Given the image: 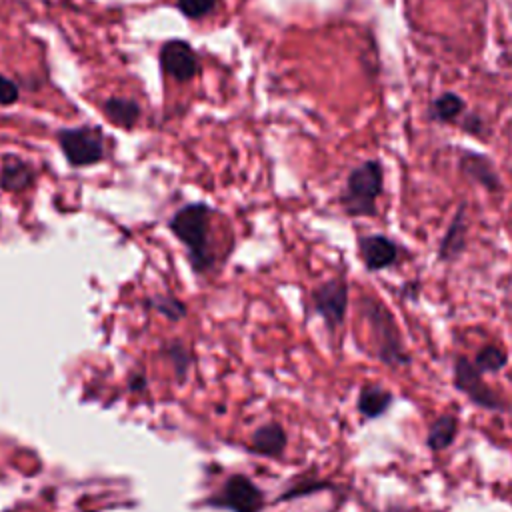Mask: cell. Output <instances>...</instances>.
<instances>
[{
  "label": "cell",
  "mask_w": 512,
  "mask_h": 512,
  "mask_svg": "<svg viewBox=\"0 0 512 512\" xmlns=\"http://www.w3.org/2000/svg\"><path fill=\"white\" fill-rule=\"evenodd\" d=\"M384 192V168L376 158L364 160L354 166L348 176L344 190L340 194V206L352 218L356 216H376V200Z\"/></svg>",
  "instance_id": "7a4b0ae2"
},
{
  "label": "cell",
  "mask_w": 512,
  "mask_h": 512,
  "mask_svg": "<svg viewBox=\"0 0 512 512\" xmlns=\"http://www.w3.org/2000/svg\"><path fill=\"white\" fill-rule=\"evenodd\" d=\"M454 386L478 408L506 410L498 394L484 382V374L466 356H456L454 360Z\"/></svg>",
  "instance_id": "277c9868"
},
{
  "label": "cell",
  "mask_w": 512,
  "mask_h": 512,
  "mask_svg": "<svg viewBox=\"0 0 512 512\" xmlns=\"http://www.w3.org/2000/svg\"><path fill=\"white\" fill-rule=\"evenodd\" d=\"M160 66L174 80H190L198 72V60L190 44L182 40H170L160 50Z\"/></svg>",
  "instance_id": "9c48e42d"
},
{
  "label": "cell",
  "mask_w": 512,
  "mask_h": 512,
  "mask_svg": "<svg viewBox=\"0 0 512 512\" xmlns=\"http://www.w3.org/2000/svg\"><path fill=\"white\" fill-rule=\"evenodd\" d=\"M18 100V86L0 74V104L8 106V104H14Z\"/></svg>",
  "instance_id": "7402d4cb"
},
{
  "label": "cell",
  "mask_w": 512,
  "mask_h": 512,
  "mask_svg": "<svg viewBox=\"0 0 512 512\" xmlns=\"http://www.w3.org/2000/svg\"><path fill=\"white\" fill-rule=\"evenodd\" d=\"M466 202H460V206L456 208L442 240L438 246V260L442 262H452L456 258L462 256V252L466 250V230H468V222H466Z\"/></svg>",
  "instance_id": "8fae6325"
},
{
  "label": "cell",
  "mask_w": 512,
  "mask_h": 512,
  "mask_svg": "<svg viewBox=\"0 0 512 512\" xmlns=\"http://www.w3.org/2000/svg\"><path fill=\"white\" fill-rule=\"evenodd\" d=\"M458 434V418L454 414H440L434 418L426 432V446L432 452H442L452 446Z\"/></svg>",
  "instance_id": "9a60e30c"
},
{
  "label": "cell",
  "mask_w": 512,
  "mask_h": 512,
  "mask_svg": "<svg viewBox=\"0 0 512 512\" xmlns=\"http://www.w3.org/2000/svg\"><path fill=\"white\" fill-rule=\"evenodd\" d=\"M508 364V354L502 346L498 344H486L476 352L474 358V366L482 372V374H496L500 372L504 366Z\"/></svg>",
  "instance_id": "ac0fdd59"
},
{
  "label": "cell",
  "mask_w": 512,
  "mask_h": 512,
  "mask_svg": "<svg viewBox=\"0 0 512 512\" xmlns=\"http://www.w3.org/2000/svg\"><path fill=\"white\" fill-rule=\"evenodd\" d=\"M286 432L278 422H268L260 428H256V432L250 438V448L256 454L262 456H280L286 448Z\"/></svg>",
  "instance_id": "5bb4252c"
},
{
  "label": "cell",
  "mask_w": 512,
  "mask_h": 512,
  "mask_svg": "<svg viewBox=\"0 0 512 512\" xmlns=\"http://www.w3.org/2000/svg\"><path fill=\"white\" fill-rule=\"evenodd\" d=\"M358 252L364 268L378 272L390 268L398 260V244L384 234H368L358 238Z\"/></svg>",
  "instance_id": "30bf717a"
},
{
  "label": "cell",
  "mask_w": 512,
  "mask_h": 512,
  "mask_svg": "<svg viewBox=\"0 0 512 512\" xmlns=\"http://www.w3.org/2000/svg\"><path fill=\"white\" fill-rule=\"evenodd\" d=\"M464 112H466L464 98L452 90L440 92L428 104V118L436 124H458Z\"/></svg>",
  "instance_id": "4fadbf2b"
},
{
  "label": "cell",
  "mask_w": 512,
  "mask_h": 512,
  "mask_svg": "<svg viewBox=\"0 0 512 512\" xmlns=\"http://www.w3.org/2000/svg\"><path fill=\"white\" fill-rule=\"evenodd\" d=\"M32 180H34V172L24 160H20L16 156H8L4 160L2 170H0V186L4 190L20 192V190L28 188Z\"/></svg>",
  "instance_id": "2e32d148"
},
{
  "label": "cell",
  "mask_w": 512,
  "mask_h": 512,
  "mask_svg": "<svg viewBox=\"0 0 512 512\" xmlns=\"http://www.w3.org/2000/svg\"><path fill=\"white\" fill-rule=\"evenodd\" d=\"M362 316L370 328V340L376 350V358L386 366H408L412 362L410 352L404 346L402 332L388 310L374 296H362Z\"/></svg>",
  "instance_id": "6da1fadb"
},
{
  "label": "cell",
  "mask_w": 512,
  "mask_h": 512,
  "mask_svg": "<svg viewBox=\"0 0 512 512\" xmlns=\"http://www.w3.org/2000/svg\"><path fill=\"white\" fill-rule=\"evenodd\" d=\"M458 170L466 180L484 188L490 194L502 190V180L494 166V160L482 152L462 150L458 156Z\"/></svg>",
  "instance_id": "ba28073f"
},
{
  "label": "cell",
  "mask_w": 512,
  "mask_h": 512,
  "mask_svg": "<svg viewBox=\"0 0 512 512\" xmlns=\"http://www.w3.org/2000/svg\"><path fill=\"white\" fill-rule=\"evenodd\" d=\"M218 0H176L178 10L190 20H198L216 8Z\"/></svg>",
  "instance_id": "ffe728a7"
},
{
  "label": "cell",
  "mask_w": 512,
  "mask_h": 512,
  "mask_svg": "<svg viewBox=\"0 0 512 512\" xmlns=\"http://www.w3.org/2000/svg\"><path fill=\"white\" fill-rule=\"evenodd\" d=\"M208 504L232 512H258L264 506V496L250 478L244 474H232Z\"/></svg>",
  "instance_id": "5b68a950"
},
{
  "label": "cell",
  "mask_w": 512,
  "mask_h": 512,
  "mask_svg": "<svg viewBox=\"0 0 512 512\" xmlns=\"http://www.w3.org/2000/svg\"><path fill=\"white\" fill-rule=\"evenodd\" d=\"M104 114L122 128H132L140 116V108L128 98H108L104 102Z\"/></svg>",
  "instance_id": "e0dca14e"
},
{
  "label": "cell",
  "mask_w": 512,
  "mask_h": 512,
  "mask_svg": "<svg viewBox=\"0 0 512 512\" xmlns=\"http://www.w3.org/2000/svg\"><path fill=\"white\" fill-rule=\"evenodd\" d=\"M176 352L178 354H174V350L170 348L168 350V354H170V358H174V364H176V372H178V376L182 378L184 374H186V368H188V362H190V358L186 356V350L176 342Z\"/></svg>",
  "instance_id": "603a6c76"
},
{
  "label": "cell",
  "mask_w": 512,
  "mask_h": 512,
  "mask_svg": "<svg viewBox=\"0 0 512 512\" xmlns=\"http://www.w3.org/2000/svg\"><path fill=\"white\" fill-rule=\"evenodd\" d=\"M312 304L326 328L334 332L346 318L348 310V282L344 278H330L314 288Z\"/></svg>",
  "instance_id": "52a82bcc"
},
{
  "label": "cell",
  "mask_w": 512,
  "mask_h": 512,
  "mask_svg": "<svg viewBox=\"0 0 512 512\" xmlns=\"http://www.w3.org/2000/svg\"><path fill=\"white\" fill-rule=\"evenodd\" d=\"M212 210L206 204H186L168 222L174 236L186 246L188 258L194 270L204 272L212 266V254L208 248Z\"/></svg>",
  "instance_id": "3957f363"
},
{
  "label": "cell",
  "mask_w": 512,
  "mask_h": 512,
  "mask_svg": "<svg viewBox=\"0 0 512 512\" xmlns=\"http://www.w3.org/2000/svg\"><path fill=\"white\" fill-rule=\"evenodd\" d=\"M58 144L72 166H90L100 162L104 156V146L100 136L88 126L60 130Z\"/></svg>",
  "instance_id": "8992f818"
},
{
  "label": "cell",
  "mask_w": 512,
  "mask_h": 512,
  "mask_svg": "<svg viewBox=\"0 0 512 512\" xmlns=\"http://www.w3.org/2000/svg\"><path fill=\"white\" fill-rule=\"evenodd\" d=\"M458 128L468 136H476V138L488 136V124L478 112H464L462 118L458 120Z\"/></svg>",
  "instance_id": "d6986e66"
},
{
  "label": "cell",
  "mask_w": 512,
  "mask_h": 512,
  "mask_svg": "<svg viewBox=\"0 0 512 512\" xmlns=\"http://www.w3.org/2000/svg\"><path fill=\"white\" fill-rule=\"evenodd\" d=\"M154 308L162 314H166L170 320H180L184 314H186V308L172 296H160V298H154L152 300Z\"/></svg>",
  "instance_id": "44dd1931"
},
{
  "label": "cell",
  "mask_w": 512,
  "mask_h": 512,
  "mask_svg": "<svg viewBox=\"0 0 512 512\" xmlns=\"http://www.w3.org/2000/svg\"><path fill=\"white\" fill-rule=\"evenodd\" d=\"M392 402H394V394L388 388H384L380 384H364L360 388L356 406L364 418L374 420V418L384 416L390 410Z\"/></svg>",
  "instance_id": "7c38bea8"
}]
</instances>
